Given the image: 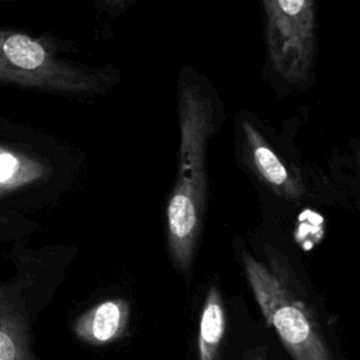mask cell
Returning <instances> with one entry per match:
<instances>
[{
    "label": "cell",
    "mask_w": 360,
    "mask_h": 360,
    "mask_svg": "<svg viewBox=\"0 0 360 360\" xmlns=\"http://www.w3.org/2000/svg\"><path fill=\"white\" fill-rule=\"evenodd\" d=\"M108 79L100 70L60 59L45 39L0 28V82L89 96L103 91Z\"/></svg>",
    "instance_id": "cell-2"
},
{
    "label": "cell",
    "mask_w": 360,
    "mask_h": 360,
    "mask_svg": "<svg viewBox=\"0 0 360 360\" xmlns=\"http://www.w3.org/2000/svg\"><path fill=\"white\" fill-rule=\"evenodd\" d=\"M129 304L124 298L101 301L87 309L75 322L76 336L93 346H101L120 339L128 326Z\"/></svg>",
    "instance_id": "cell-6"
},
{
    "label": "cell",
    "mask_w": 360,
    "mask_h": 360,
    "mask_svg": "<svg viewBox=\"0 0 360 360\" xmlns=\"http://www.w3.org/2000/svg\"><path fill=\"white\" fill-rule=\"evenodd\" d=\"M262 4L274 70L290 83L307 82L315 56L314 0H262Z\"/></svg>",
    "instance_id": "cell-4"
},
{
    "label": "cell",
    "mask_w": 360,
    "mask_h": 360,
    "mask_svg": "<svg viewBox=\"0 0 360 360\" xmlns=\"http://www.w3.org/2000/svg\"><path fill=\"white\" fill-rule=\"evenodd\" d=\"M354 156H356V162H357V167H359V170H360V146H357L356 149H354Z\"/></svg>",
    "instance_id": "cell-10"
},
{
    "label": "cell",
    "mask_w": 360,
    "mask_h": 360,
    "mask_svg": "<svg viewBox=\"0 0 360 360\" xmlns=\"http://www.w3.org/2000/svg\"><path fill=\"white\" fill-rule=\"evenodd\" d=\"M48 174L49 167L44 162L0 145V198Z\"/></svg>",
    "instance_id": "cell-8"
},
{
    "label": "cell",
    "mask_w": 360,
    "mask_h": 360,
    "mask_svg": "<svg viewBox=\"0 0 360 360\" xmlns=\"http://www.w3.org/2000/svg\"><path fill=\"white\" fill-rule=\"evenodd\" d=\"M0 360H35L30 350L27 321L0 290Z\"/></svg>",
    "instance_id": "cell-7"
},
{
    "label": "cell",
    "mask_w": 360,
    "mask_h": 360,
    "mask_svg": "<svg viewBox=\"0 0 360 360\" xmlns=\"http://www.w3.org/2000/svg\"><path fill=\"white\" fill-rule=\"evenodd\" d=\"M225 333V311L219 290L210 287L200 319L198 360H215Z\"/></svg>",
    "instance_id": "cell-9"
},
{
    "label": "cell",
    "mask_w": 360,
    "mask_h": 360,
    "mask_svg": "<svg viewBox=\"0 0 360 360\" xmlns=\"http://www.w3.org/2000/svg\"><path fill=\"white\" fill-rule=\"evenodd\" d=\"M243 269L256 302L294 360H332L308 308L294 297L278 274L255 257H243Z\"/></svg>",
    "instance_id": "cell-3"
},
{
    "label": "cell",
    "mask_w": 360,
    "mask_h": 360,
    "mask_svg": "<svg viewBox=\"0 0 360 360\" xmlns=\"http://www.w3.org/2000/svg\"><path fill=\"white\" fill-rule=\"evenodd\" d=\"M108 3H111V4H121V3H124V1H127V0H107Z\"/></svg>",
    "instance_id": "cell-11"
},
{
    "label": "cell",
    "mask_w": 360,
    "mask_h": 360,
    "mask_svg": "<svg viewBox=\"0 0 360 360\" xmlns=\"http://www.w3.org/2000/svg\"><path fill=\"white\" fill-rule=\"evenodd\" d=\"M242 132L249 162L256 174L281 198L298 201L304 195L302 183L294 177L266 138L249 121L243 120Z\"/></svg>",
    "instance_id": "cell-5"
},
{
    "label": "cell",
    "mask_w": 360,
    "mask_h": 360,
    "mask_svg": "<svg viewBox=\"0 0 360 360\" xmlns=\"http://www.w3.org/2000/svg\"><path fill=\"white\" fill-rule=\"evenodd\" d=\"M179 121V170L166 207V226L172 262L188 273L205 208V148L214 129L212 101L195 83L180 84Z\"/></svg>",
    "instance_id": "cell-1"
}]
</instances>
